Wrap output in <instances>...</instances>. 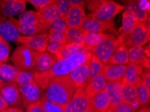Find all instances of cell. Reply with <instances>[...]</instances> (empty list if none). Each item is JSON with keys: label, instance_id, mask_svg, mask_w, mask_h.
I'll return each mask as SVG.
<instances>
[{"label": "cell", "instance_id": "ac0fdd59", "mask_svg": "<svg viewBox=\"0 0 150 112\" xmlns=\"http://www.w3.org/2000/svg\"><path fill=\"white\" fill-rule=\"evenodd\" d=\"M90 61L78 66L69 74V77L73 82L76 85L77 89L86 87L88 85V68H89Z\"/></svg>", "mask_w": 150, "mask_h": 112}, {"label": "cell", "instance_id": "d6a6232c", "mask_svg": "<svg viewBox=\"0 0 150 112\" xmlns=\"http://www.w3.org/2000/svg\"><path fill=\"white\" fill-rule=\"evenodd\" d=\"M67 42L84 46L83 32L81 29L68 28L65 32Z\"/></svg>", "mask_w": 150, "mask_h": 112}, {"label": "cell", "instance_id": "7c38bea8", "mask_svg": "<svg viewBox=\"0 0 150 112\" xmlns=\"http://www.w3.org/2000/svg\"><path fill=\"white\" fill-rule=\"evenodd\" d=\"M86 15L84 6H70L63 18L68 28L80 29Z\"/></svg>", "mask_w": 150, "mask_h": 112}, {"label": "cell", "instance_id": "f1b7e54d", "mask_svg": "<svg viewBox=\"0 0 150 112\" xmlns=\"http://www.w3.org/2000/svg\"><path fill=\"white\" fill-rule=\"evenodd\" d=\"M82 32L85 49L90 51L92 48L96 46L106 35V33L102 32H93L88 31Z\"/></svg>", "mask_w": 150, "mask_h": 112}, {"label": "cell", "instance_id": "2e32d148", "mask_svg": "<svg viewBox=\"0 0 150 112\" xmlns=\"http://www.w3.org/2000/svg\"><path fill=\"white\" fill-rule=\"evenodd\" d=\"M104 91L108 96L110 106H115L123 102L121 81L107 82Z\"/></svg>", "mask_w": 150, "mask_h": 112}, {"label": "cell", "instance_id": "f35d334b", "mask_svg": "<svg viewBox=\"0 0 150 112\" xmlns=\"http://www.w3.org/2000/svg\"><path fill=\"white\" fill-rule=\"evenodd\" d=\"M109 109L113 112H136L137 109L131 105L122 102L117 106H110Z\"/></svg>", "mask_w": 150, "mask_h": 112}, {"label": "cell", "instance_id": "816d5d0a", "mask_svg": "<svg viewBox=\"0 0 150 112\" xmlns=\"http://www.w3.org/2000/svg\"><path fill=\"white\" fill-rule=\"evenodd\" d=\"M5 84H6V83H4V82L1 81V80H0V89H1L2 87H3Z\"/></svg>", "mask_w": 150, "mask_h": 112}, {"label": "cell", "instance_id": "8fae6325", "mask_svg": "<svg viewBox=\"0 0 150 112\" xmlns=\"http://www.w3.org/2000/svg\"><path fill=\"white\" fill-rule=\"evenodd\" d=\"M26 8V0H0V15L10 18L24 12Z\"/></svg>", "mask_w": 150, "mask_h": 112}, {"label": "cell", "instance_id": "ffe728a7", "mask_svg": "<svg viewBox=\"0 0 150 112\" xmlns=\"http://www.w3.org/2000/svg\"><path fill=\"white\" fill-rule=\"evenodd\" d=\"M57 61L54 54L45 51L38 54L34 72H44L49 70Z\"/></svg>", "mask_w": 150, "mask_h": 112}, {"label": "cell", "instance_id": "cb8c5ba5", "mask_svg": "<svg viewBox=\"0 0 150 112\" xmlns=\"http://www.w3.org/2000/svg\"><path fill=\"white\" fill-rule=\"evenodd\" d=\"M107 83V81L101 73L92 80L85 88V92L88 97L92 98L98 93L103 91Z\"/></svg>", "mask_w": 150, "mask_h": 112}, {"label": "cell", "instance_id": "1f68e13d", "mask_svg": "<svg viewBox=\"0 0 150 112\" xmlns=\"http://www.w3.org/2000/svg\"><path fill=\"white\" fill-rule=\"evenodd\" d=\"M135 87L137 89L138 101L140 106H144L147 105L149 101L150 91L143 83L142 78L137 81V83L135 84Z\"/></svg>", "mask_w": 150, "mask_h": 112}, {"label": "cell", "instance_id": "e575fe53", "mask_svg": "<svg viewBox=\"0 0 150 112\" xmlns=\"http://www.w3.org/2000/svg\"><path fill=\"white\" fill-rule=\"evenodd\" d=\"M42 109L44 112H64L63 108L59 105L49 101L44 95L40 98Z\"/></svg>", "mask_w": 150, "mask_h": 112}, {"label": "cell", "instance_id": "4316f807", "mask_svg": "<svg viewBox=\"0 0 150 112\" xmlns=\"http://www.w3.org/2000/svg\"><path fill=\"white\" fill-rule=\"evenodd\" d=\"M129 63L128 47L126 44H122L116 50L109 60L108 64L112 65H127Z\"/></svg>", "mask_w": 150, "mask_h": 112}, {"label": "cell", "instance_id": "603a6c76", "mask_svg": "<svg viewBox=\"0 0 150 112\" xmlns=\"http://www.w3.org/2000/svg\"><path fill=\"white\" fill-rule=\"evenodd\" d=\"M144 67L141 65L129 63L127 65V70L123 78L121 81L123 83L131 84L135 85L139 79L141 78V75L143 73Z\"/></svg>", "mask_w": 150, "mask_h": 112}, {"label": "cell", "instance_id": "836d02e7", "mask_svg": "<svg viewBox=\"0 0 150 112\" xmlns=\"http://www.w3.org/2000/svg\"><path fill=\"white\" fill-rule=\"evenodd\" d=\"M18 20L25 25H40L38 20L37 11L34 10L24 11L20 13Z\"/></svg>", "mask_w": 150, "mask_h": 112}, {"label": "cell", "instance_id": "c3c4849f", "mask_svg": "<svg viewBox=\"0 0 150 112\" xmlns=\"http://www.w3.org/2000/svg\"><path fill=\"white\" fill-rule=\"evenodd\" d=\"M8 104H7L5 100L4 99V98L2 97L1 94H0V112L4 110L5 109L8 108Z\"/></svg>", "mask_w": 150, "mask_h": 112}, {"label": "cell", "instance_id": "4fadbf2b", "mask_svg": "<svg viewBox=\"0 0 150 112\" xmlns=\"http://www.w3.org/2000/svg\"><path fill=\"white\" fill-rule=\"evenodd\" d=\"M0 94L8 106H17L22 104L21 95L16 83H6L0 89Z\"/></svg>", "mask_w": 150, "mask_h": 112}, {"label": "cell", "instance_id": "74e56055", "mask_svg": "<svg viewBox=\"0 0 150 112\" xmlns=\"http://www.w3.org/2000/svg\"><path fill=\"white\" fill-rule=\"evenodd\" d=\"M68 27L67 26L66 22H65L64 18L63 17H59L54 20L51 23V26L49 27V30H54L59 31L61 32L65 33L67 30Z\"/></svg>", "mask_w": 150, "mask_h": 112}, {"label": "cell", "instance_id": "bcb514c9", "mask_svg": "<svg viewBox=\"0 0 150 112\" xmlns=\"http://www.w3.org/2000/svg\"><path fill=\"white\" fill-rule=\"evenodd\" d=\"M142 81L144 83L145 87L150 91V73L149 69H146L144 72L143 71L142 75Z\"/></svg>", "mask_w": 150, "mask_h": 112}, {"label": "cell", "instance_id": "f546056e", "mask_svg": "<svg viewBox=\"0 0 150 112\" xmlns=\"http://www.w3.org/2000/svg\"><path fill=\"white\" fill-rule=\"evenodd\" d=\"M104 65H105V64L102 63L98 57L92 54V56L90 60L89 68H88V84L99 74H100Z\"/></svg>", "mask_w": 150, "mask_h": 112}, {"label": "cell", "instance_id": "277c9868", "mask_svg": "<svg viewBox=\"0 0 150 112\" xmlns=\"http://www.w3.org/2000/svg\"><path fill=\"white\" fill-rule=\"evenodd\" d=\"M39 53L28 46L22 44L15 50L11 59L13 66L19 70H34Z\"/></svg>", "mask_w": 150, "mask_h": 112}, {"label": "cell", "instance_id": "e0dca14e", "mask_svg": "<svg viewBox=\"0 0 150 112\" xmlns=\"http://www.w3.org/2000/svg\"><path fill=\"white\" fill-rule=\"evenodd\" d=\"M127 65L106 64L102 68L101 74L108 82L121 81L125 74Z\"/></svg>", "mask_w": 150, "mask_h": 112}, {"label": "cell", "instance_id": "db71d44e", "mask_svg": "<svg viewBox=\"0 0 150 112\" xmlns=\"http://www.w3.org/2000/svg\"><path fill=\"white\" fill-rule=\"evenodd\" d=\"M106 112H113V111H112L111 110H110V109H108V110L107 111H106Z\"/></svg>", "mask_w": 150, "mask_h": 112}, {"label": "cell", "instance_id": "b9f144b4", "mask_svg": "<svg viewBox=\"0 0 150 112\" xmlns=\"http://www.w3.org/2000/svg\"><path fill=\"white\" fill-rule=\"evenodd\" d=\"M55 4L60 11L61 17L64 18L70 8L69 0H55Z\"/></svg>", "mask_w": 150, "mask_h": 112}, {"label": "cell", "instance_id": "8d00e7d4", "mask_svg": "<svg viewBox=\"0 0 150 112\" xmlns=\"http://www.w3.org/2000/svg\"><path fill=\"white\" fill-rule=\"evenodd\" d=\"M10 53V44L0 36V63H6L8 61Z\"/></svg>", "mask_w": 150, "mask_h": 112}, {"label": "cell", "instance_id": "ba28073f", "mask_svg": "<svg viewBox=\"0 0 150 112\" xmlns=\"http://www.w3.org/2000/svg\"><path fill=\"white\" fill-rule=\"evenodd\" d=\"M115 23L114 20L109 21H100L91 18L89 15H86L81 30L82 31L93 32H102L109 31L110 32L117 34L115 28Z\"/></svg>", "mask_w": 150, "mask_h": 112}, {"label": "cell", "instance_id": "d4e9b609", "mask_svg": "<svg viewBox=\"0 0 150 112\" xmlns=\"http://www.w3.org/2000/svg\"><path fill=\"white\" fill-rule=\"evenodd\" d=\"M84 48H85V46L66 42L61 46V47L57 51L54 56H56L57 61L63 60V59L71 56L81 51H82Z\"/></svg>", "mask_w": 150, "mask_h": 112}, {"label": "cell", "instance_id": "44dd1931", "mask_svg": "<svg viewBox=\"0 0 150 112\" xmlns=\"http://www.w3.org/2000/svg\"><path fill=\"white\" fill-rule=\"evenodd\" d=\"M122 99L123 102L138 109L140 107L139 103L138 101L137 93L135 85L122 82Z\"/></svg>", "mask_w": 150, "mask_h": 112}, {"label": "cell", "instance_id": "d6986e66", "mask_svg": "<svg viewBox=\"0 0 150 112\" xmlns=\"http://www.w3.org/2000/svg\"><path fill=\"white\" fill-rule=\"evenodd\" d=\"M110 107L108 96L105 91L98 93L94 97L90 98V109L96 112H106Z\"/></svg>", "mask_w": 150, "mask_h": 112}, {"label": "cell", "instance_id": "4dcf8cb0", "mask_svg": "<svg viewBox=\"0 0 150 112\" xmlns=\"http://www.w3.org/2000/svg\"><path fill=\"white\" fill-rule=\"evenodd\" d=\"M128 52L129 59V63L137 64V65H142L143 61L147 56L145 54L144 48L141 46L130 47L128 49Z\"/></svg>", "mask_w": 150, "mask_h": 112}, {"label": "cell", "instance_id": "7a4b0ae2", "mask_svg": "<svg viewBox=\"0 0 150 112\" xmlns=\"http://www.w3.org/2000/svg\"><path fill=\"white\" fill-rule=\"evenodd\" d=\"M76 89L69 75L56 77L50 82L44 95L49 101L64 108L74 97Z\"/></svg>", "mask_w": 150, "mask_h": 112}, {"label": "cell", "instance_id": "d590c367", "mask_svg": "<svg viewBox=\"0 0 150 112\" xmlns=\"http://www.w3.org/2000/svg\"><path fill=\"white\" fill-rule=\"evenodd\" d=\"M33 82H35L34 72H32V70H28V71L20 70L19 74L16 79L15 83H16L18 86H20L25 84L33 83Z\"/></svg>", "mask_w": 150, "mask_h": 112}, {"label": "cell", "instance_id": "5bb4252c", "mask_svg": "<svg viewBox=\"0 0 150 112\" xmlns=\"http://www.w3.org/2000/svg\"><path fill=\"white\" fill-rule=\"evenodd\" d=\"M36 11L40 24L48 30L51 23L57 18L61 16L60 11L55 3L47 6L42 10Z\"/></svg>", "mask_w": 150, "mask_h": 112}, {"label": "cell", "instance_id": "f907efd6", "mask_svg": "<svg viewBox=\"0 0 150 112\" xmlns=\"http://www.w3.org/2000/svg\"><path fill=\"white\" fill-rule=\"evenodd\" d=\"M136 112H149V111L148 109H147L146 107H145V108H143L142 109H140L139 111H136Z\"/></svg>", "mask_w": 150, "mask_h": 112}, {"label": "cell", "instance_id": "30bf717a", "mask_svg": "<svg viewBox=\"0 0 150 112\" xmlns=\"http://www.w3.org/2000/svg\"><path fill=\"white\" fill-rule=\"evenodd\" d=\"M22 98V103L25 107L38 101L42 94L40 88L35 82L18 86Z\"/></svg>", "mask_w": 150, "mask_h": 112}, {"label": "cell", "instance_id": "f5cc1de1", "mask_svg": "<svg viewBox=\"0 0 150 112\" xmlns=\"http://www.w3.org/2000/svg\"><path fill=\"white\" fill-rule=\"evenodd\" d=\"M87 112H96V111H94V110H92V109H89V110H88Z\"/></svg>", "mask_w": 150, "mask_h": 112}, {"label": "cell", "instance_id": "3957f363", "mask_svg": "<svg viewBox=\"0 0 150 112\" xmlns=\"http://www.w3.org/2000/svg\"><path fill=\"white\" fill-rule=\"evenodd\" d=\"M124 43V38L121 36L106 34L103 39L96 46L90 49L92 54L98 57L104 64H108L109 60L115 51Z\"/></svg>", "mask_w": 150, "mask_h": 112}, {"label": "cell", "instance_id": "6da1fadb", "mask_svg": "<svg viewBox=\"0 0 150 112\" xmlns=\"http://www.w3.org/2000/svg\"><path fill=\"white\" fill-rule=\"evenodd\" d=\"M92 52L84 49L74 55L57 61L49 70L44 72H34V80L42 90H46L50 82L56 77L69 75L75 68L90 60Z\"/></svg>", "mask_w": 150, "mask_h": 112}, {"label": "cell", "instance_id": "681fc988", "mask_svg": "<svg viewBox=\"0 0 150 112\" xmlns=\"http://www.w3.org/2000/svg\"><path fill=\"white\" fill-rule=\"evenodd\" d=\"M1 112H24L21 109L18 107H10V108H6Z\"/></svg>", "mask_w": 150, "mask_h": 112}, {"label": "cell", "instance_id": "ee69618b", "mask_svg": "<svg viewBox=\"0 0 150 112\" xmlns=\"http://www.w3.org/2000/svg\"><path fill=\"white\" fill-rule=\"evenodd\" d=\"M106 0H84L85 5L91 12L94 11L100 4Z\"/></svg>", "mask_w": 150, "mask_h": 112}, {"label": "cell", "instance_id": "7dc6e473", "mask_svg": "<svg viewBox=\"0 0 150 112\" xmlns=\"http://www.w3.org/2000/svg\"><path fill=\"white\" fill-rule=\"evenodd\" d=\"M70 6H84L85 2L84 0H69Z\"/></svg>", "mask_w": 150, "mask_h": 112}, {"label": "cell", "instance_id": "5b68a950", "mask_svg": "<svg viewBox=\"0 0 150 112\" xmlns=\"http://www.w3.org/2000/svg\"><path fill=\"white\" fill-rule=\"evenodd\" d=\"M124 10V5L117 3L114 0H106L88 15L100 21H109L113 20L120 11Z\"/></svg>", "mask_w": 150, "mask_h": 112}, {"label": "cell", "instance_id": "83f0119b", "mask_svg": "<svg viewBox=\"0 0 150 112\" xmlns=\"http://www.w3.org/2000/svg\"><path fill=\"white\" fill-rule=\"evenodd\" d=\"M138 21L132 15L125 11L122 13V25L119 28V34L125 38L131 32L133 29L135 28Z\"/></svg>", "mask_w": 150, "mask_h": 112}, {"label": "cell", "instance_id": "f6af8a7d", "mask_svg": "<svg viewBox=\"0 0 150 112\" xmlns=\"http://www.w3.org/2000/svg\"><path fill=\"white\" fill-rule=\"evenodd\" d=\"M27 112H44L42 109V104L40 100L33 104H30L26 107Z\"/></svg>", "mask_w": 150, "mask_h": 112}, {"label": "cell", "instance_id": "7bdbcfd3", "mask_svg": "<svg viewBox=\"0 0 150 112\" xmlns=\"http://www.w3.org/2000/svg\"><path fill=\"white\" fill-rule=\"evenodd\" d=\"M63 44H65V43L57 42V41H49L46 51L54 55L58 49L61 47V46Z\"/></svg>", "mask_w": 150, "mask_h": 112}, {"label": "cell", "instance_id": "60d3db41", "mask_svg": "<svg viewBox=\"0 0 150 112\" xmlns=\"http://www.w3.org/2000/svg\"><path fill=\"white\" fill-rule=\"evenodd\" d=\"M34 6L36 11H39L47 6L55 3V0H26Z\"/></svg>", "mask_w": 150, "mask_h": 112}, {"label": "cell", "instance_id": "9c48e42d", "mask_svg": "<svg viewBox=\"0 0 150 112\" xmlns=\"http://www.w3.org/2000/svg\"><path fill=\"white\" fill-rule=\"evenodd\" d=\"M16 41L20 44L28 46L36 52H44L47 51L49 38L46 32L29 36H20Z\"/></svg>", "mask_w": 150, "mask_h": 112}, {"label": "cell", "instance_id": "52a82bcc", "mask_svg": "<svg viewBox=\"0 0 150 112\" xmlns=\"http://www.w3.org/2000/svg\"><path fill=\"white\" fill-rule=\"evenodd\" d=\"M86 87L77 89L74 97L64 107V112H87L90 109V98L85 92Z\"/></svg>", "mask_w": 150, "mask_h": 112}, {"label": "cell", "instance_id": "7402d4cb", "mask_svg": "<svg viewBox=\"0 0 150 112\" xmlns=\"http://www.w3.org/2000/svg\"><path fill=\"white\" fill-rule=\"evenodd\" d=\"M15 26L18 29V30L23 36H33L36 34L48 32V30L45 28L41 25H25L20 23L16 18H10Z\"/></svg>", "mask_w": 150, "mask_h": 112}, {"label": "cell", "instance_id": "484cf974", "mask_svg": "<svg viewBox=\"0 0 150 112\" xmlns=\"http://www.w3.org/2000/svg\"><path fill=\"white\" fill-rule=\"evenodd\" d=\"M20 70L14 66L0 63V80L6 83H15Z\"/></svg>", "mask_w": 150, "mask_h": 112}, {"label": "cell", "instance_id": "9a60e30c", "mask_svg": "<svg viewBox=\"0 0 150 112\" xmlns=\"http://www.w3.org/2000/svg\"><path fill=\"white\" fill-rule=\"evenodd\" d=\"M0 36L7 42H14L21 34L10 18L0 15Z\"/></svg>", "mask_w": 150, "mask_h": 112}, {"label": "cell", "instance_id": "8992f818", "mask_svg": "<svg viewBox=\"0 0 150 112\" xmlns=\"http://www.w3.org/2000/svg\"><path fill=\"white\" fill-rule=\"evenodd\" d=\"M150 31L147 29L145 22H138L131 32L124 38V42L127 47L137 46H143L149 40Z\"/></svg>", "mask_w": 150, "mask_h": 112}, {"label": "cell", "instance_id": "ab89813d", "mask_svg": "<svg viewBox=\"0 0 150 112\" xmlns=\"http://www.w3.org/2000/svg\"><path fill=\"white\" fill-rule=\"evenodd\" d=\"M47 35H48L49 41H57V42H61L63 43L67 42L65 33L59 31L48 30Z\"/></svg>", "mask_w": 150, "mask_h": 112}]
</instances>
